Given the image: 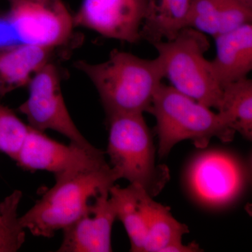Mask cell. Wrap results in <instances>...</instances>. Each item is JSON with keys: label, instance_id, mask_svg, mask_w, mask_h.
<instances>
[{"label": "cell", "instance_id": "cell-1", "mask_svg": "<svg viewBox=\"0 0 252 252\" xmlns=\"http://www.w3.org/2000/svg\"><path fill=\"white\" fill-rule=\"evenodd\" d=\"M74 66L92 81L107 116L147 112L164 78L158 57L144 59L118 49L103 63L78 61Z\"/></svg>", "mask_w": 252, "mask_h": 252}, {"label": "cell", "instance_id": "cell-2", "mask_svg": "<svg viewBox=\"0 0 252 252\" xmlns=\"http://www.w3.org/2000/svg\"><path fill=\"white\" fill-rule=\"evenodd\" d=\"M120 179L109 165L56 177L54 187L20 217L21 224L34 236L51 238L77 220L97 195L108 191Z\"/></svg>", "mask_w": 252, "mask_h": 252}, {"label": "cell", "instance_id": "cell-3", "mask_svg": "<svg viewBox=\"0 0 252 252\" xmlns=\"http://www.w3.org/2000/svg\"><path fill=\"white\" fill-rule=\"evenodd\" d=\"M147 112L157 120L158 155H168L174 146L189 140L205 149L214 137L223 142L233 140L236 132L223 122L218 112L182 94L172 86L160 84Z\"/></svg>", "mask_w": 252, "mask_h": 252}, {"label": "cell", "instance_id": "cell-4", "mask_svg": "<svg viewBox=\"0 0 252 252\" xmlns=\"http://www.w3.org/2000/svg\"><path fill=\"white\" fill-rule=\"evenodd\" d=\"M107 119L111 167L121 179L157 196L170 180V172L165 165L156 163L155 147L143 114H113Z\"/></svg>", "mask_w": 252, "mask_h": 252}, {"label": "cell", "instance_id": "cell-5", "mask_svg": "<svg viewBox=\"0 0 252 252\" xmlns=\"http://www.w3.org/2000/svg\"><path fill=\"white\" fill-rule=\"evenodd\" d=\"M152 45L170 86L209 108L218 109L223 88L215 77L211 61L205 59L210 43L205 34L185 28L172 40Z\"/></svg>", "mask_w": 252, "mask_h": 252}, {"label": "cell", "instance_id": "cell-6", "mask_svg": "<svg viewBox=\"0 0 252 252\" xmlns=\"http://www.w3.org/2000/svg\"><path fill=\"white\" fill-rule=\"evenodd\" d=\"M248 167L238 156L209 150L195 156L189 164L187 182L195 200L205 206H228L243 193L249 182Z\"/></svg>", "mask_w": 252, "mask_h": 252}, {"label": "cell", "instance_id": "cell-7", "mask_svg": "<svg viewBox=\"0 0 252 252\" xmlns=\"http://www.w3.org/2000/svg\"><path fill=\"white\" fill-rule=\"evenodd\" d=\"M28 86V99L20 105L18 111L26 116L31 127L41 132L56 131L71 143L81 147H94L81 133L68 112L59 70L54 63H48L38 71Z\"/></svg>", "mask_w": 252, "mask_h": 252}, {"label": "cell", "instance_id": "cell-8", "mask_svg": "<svg viewBox=\"0 0 252 252\" xmlns=\"http://www.w3.org/2000/svg\"><path fill=\"white\" fill-rule=\"evenodd\" d=\"M6 15L21 44L58 48L72 35V16L62 0H18Z\"/></svg>", "mask_w": 252, "mask_h": 252}, {"label": "cell", "instance_id": "cell-9", "mask_svg": "<svg viewBox=\"0 0 252 252\" xmlns=\"http://www.w3.org/2000/svg\"><path fill=\"white\" fill-rule=\"evenodd\" d=\"M15 161L23 170L47 171L55 177L107 166L104 152L96 147L64 145L30 126Z\"/></svg>", "mask_w": 252, "mask_h": 252}, {"label": "cell", "instance_id": "cell-10", "mask_svg": "<svg viewBox=\"0 0 252 252\" xmlns=\"http://www.w3.org/2000/svg\"><path fill=\"white\" fill-rule=\"evenodd\" d=\"M147 4V0H83L73 25L134 44L141 40Z\"/></svg>", "mask_w": 252, "mask_h": 252}, {"label": "cell", "instance_id": "cell-11", "mask_svg": "<svg viewBox=\"0 0 252 252\" xmlns=\"http://www.w3.org/2000/svg\"><path fill=\"white\" fill-rule=\"evenodd\" d=\"M116 219L109 190L99 193L81 217L63 230V242L58 252H112L111 235Z\"/></svg>", "mask_w": 252, "mask_h": 252}, {"label": "cell", "instance_id": "cell-12", "mask_svg": "<svg viewBox=\"0 0 252 252\" xmlns=\"http://www.w3.org/2000/svg\"><path fill=\"white\" fill-rule=\"evenodd\" d=\"M139 198L147 225L144 252L203 251L195 242L189 245L182 243V237L189 232L188 226L176 220L169 207L154 201L140 186Z\"/></svg>", "mask_w": 252, "mask_h": 252}, {"label": "cell", "instance_id": "cell-13", "mask_svg": "<svg viewBox=\"0 0 252 252\" xmlns=\"http://www.w3.org/2000/svg\"><path fill=\"white\" fill-rule=\"evenodd\" d=\"M252 22V0H192L187 28L215 38Z\"/></svg>", "mask_w": 252, "mask_h": 252}, {"label": "cell", "instance_id": "cell-14", "mask_svg": "<svg viewBox=\"0 0 252 252\" xmlns=\"http://www.w3.org/2000/svg\"><path fill=\"white\" fill-rule=\"evenodd\" d=\"M56 49L24 44L0 46V97L28 86L38 71L52 62Z\"/></svg>", "mask_w": 252, "mask_h": 252}, {"label": "cell", "instance_id": "cell-15", "mask_svg": "<svg viewBox=\"0 0 252 252\" xmlns=\"http://www.w3.org/2000/svg\"><path fill=\"white\" fill-rule=\"evenodd\" d=\"M216 56L211 61L217 81L223 86L248 77L252 69V24L248 23L214 38Z\"/></svg>", "mask_w": 252, "mask_h": 252}, {"label": "cell", "instance_id": "cell-16", "mask_svg": "<svg viewBox=\"0 0 252 252\" xmlns=\"http://www.w3.org/2000/svg\"><path fill=\"white\" fill-rule=\"evenodd\" d=\"M192 0H147L141 39L151 44L172 40L187 28Z\"/></svg>", "mask_w": 252, "mask_h": 252}, {"label": "cell", "instance_id": "cell-17", "mask_svg": "<svg viewBox=\"0 0 252 252\" xmlns=\"http://www.w3.org/2000/svg\"><path fill=\"white\" fill-rule=\"evenodd\" d=\"M218 114L226 125L248 140L252 139V81L248 77L223 87Z\"/></svg>", "mask_w": 252, "mask_h": 252}, {"label": "cell", "instance_id": "cell-18", "mask_svg": "<svg viewBox=\"0 0 252 252\" xmlns=\"http://www.w3.org/2000/svg\"><path fill=\"white\" fill-rule=\"evenodd\" d=\"M109 197L115 207L117 219L122 222L130 241V251L144 252L147 237L145 218L139 198V186L130 184L122 188L114 185Z\"/></svg>", "mask_w": 252, "mask_h": 252}, {"label": "cell", "instance_id": "cell-19", "mask_svg": "<svg viewBox=\"0 0 252 252\" xmlns=\"http://www.w3.org/2000/svg\"><path fill=\"white\" fill-rule=\"evenodd\" d=\"M21 195L15 190L0 204V252L18 251L24 243L26 229L18 215Z\"/></svg>", "mask_w": 252, "mask_h": 252}, {"label": "cell", "instance_id": "cell-20", "mask_svg": "<svg viewBox=\"0 0 252 252\" xmlns=\"http://www.w3.org/2000/svg\"><path fill=\"white\" fill-rule=\"evenodd\" d=\"M29 127L12 109L0 103V152L16 160Z\"/></svg>", "mask_w": 252, "mask_h": 252}, {"label": "cell", "instance_id": "cell-21", "mask_svg": "<svg viewBox=\"0 0 252 252\" xmlns=\"http://www.w3.org/2000/svg\"><path fill=\"white\" fill-rule=\"evenodd\" d=\"M6 1H7L9 3V4H14V2H16V1H17L18 0H6Z\"/></svg>", "mask_w": 252, "mask_h": 252}]
</instances>
